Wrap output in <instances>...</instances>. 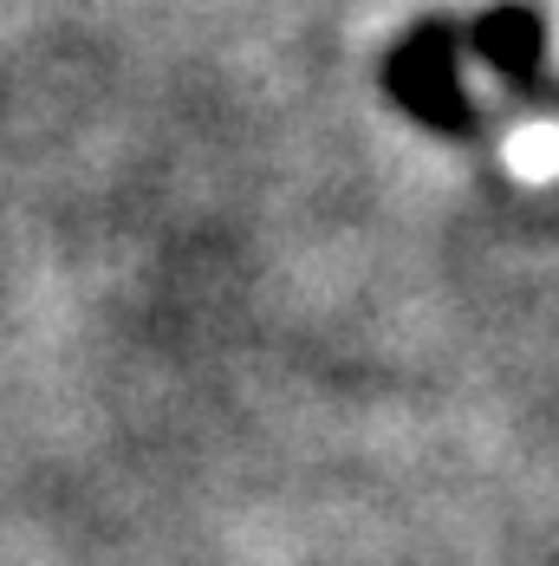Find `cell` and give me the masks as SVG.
I'll return each instance as SVG.
<instances>
[{"label": "cell", "instance_id": "cell-1", "mask_svg": "<svg viewBox=\"0 0 559 566\" xmlns=\"http://www.w3.org/2000/svg\"><path fill=\"white\" fill-rule=\"evenodd\" d=\"M384 85L403 112L416 117L423 130L436 137H482V117H475V98L462 85V33L449 20H423L397 40V53L384 59Z\"/></svg>", "mask_w": 559, "mask_h": 566}, {"label": "cell", "instance_id": "cell-2", "mask_svg": "<svg viewBox=\"0 0 559 566\" xmlns=\"http://www.w3.org/2000/svg\"><path fill=\"white\" fill-rule=\"evenodd\" d=\"M468 46L488 59V72L502 78L507 92H520L527 105L553 98V85H547V20H540L527 0H495V7L475 20Z\"/></svg>", "mask_w": 559, "mask_h": 566}]
</instances>
